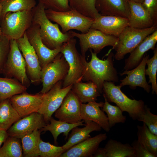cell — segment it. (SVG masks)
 Listing matches in <instances>:
<instances>
[{"instance_id": "1", "label": "cell", "mask_w": 157, "mask_h": 157, "mask_svg": "<svg viewBox=\"0 0 157 157\" xmlns=\"http://www.w3.org/2000/svg\"><path fill=\"white\" fill-rule=\"evenodd\" d=\"M90 51L91 59L89 62L86 60L85 61V72L82 80L93 83L100 94L102 93L105 82L119 81L117 73L114 65V55L109 51L107 58L103 60L99 59L92 49H90Z\"/></svg>"}, {"instance_id": "2", "label": "cell", "mask_w": 157, "mask_h": 157, "mask_svg": "<svg viewBox=\"0 0 157 157\" xmlns=\"http://www.w3.org/2000/svg\"><path fill=\"white\" fill-rule=\"evenodd\" d=\"M44 7L39 1L31 10L33 24L39 26L40 36L43 43L48 48L54 49L61 47L63 44L74 38L71 31L63 33L57 24L52 23L47 17Z\"/></svg>"}, {"instance_id": "3", "label": "cell", "mask_w": 157, "mask_h": 157, "mask_svg": "<svg viewBox=\"0 0 157 157\" xmlns=\"http://www.w3.org/2000/svg\"><path fill=\"white\" fill-rule=\"evenodd\" d=\"M122 87L119 85H116L114 82L105 81L103 89V96L108 102L115 104L122 112H127L133 120H137L146 105L142 100L129 98L121 91Z\"/></svg>"}, {"instance_id": "4", "label": "cell", "mask_w": 157, "mask_h": 157, "mask_svg": "<svg viewBox=\"0 0 157 157\" xmlns=\"http://www.w3.org/2000/svg\"><path fill=\"white\" fill-rule=\"evenodd\" d=\"M76 40L73 38L62 46L60 53L69 66L68 73L63 81V88L81 81L84 73L85 58L78 52L76 47Z\"/></svg>"}, {"instance_id": "5", "label": "cell", "mask_w": 157, "mask_h": 157, "mask_svg": "<svg viewBox=\"0 0 157 157\" xmlns=\"http://www.w3.org/2000/svg\"><path fill=\"white\" fill-rule=\"evenodd\" d=\"M45 12L51 21L56 22L60 26L62 32L64 33L72 29L85 33L91 28L94 20L72 9L63 12L45 9Z\"/></svg>"}, {"instance_id": "6", "label": "cell", "mask_w": 157, "mask_h": 157, "mask_svg": "<svg viewBox=\"0 0 157 157\" xmlns=\"http://www.w3.org/2000/svg\"><path fill=\"white\" fill-rule=\"evenodd\" d=\"M31 10L9 12L0 19L2 34L9 40L22 37L32 24Z\"/></svg>"}, {"instance_id": "7", "label": "cell", "mask_w": 157, "mask_h": 157, "mask_svg": "<svg viewBox=\"0 0 157 157\" xmlns=\"http://www.w3.org/2000/svg\"><path fill=\"white\" fill-rule=\"evenodd\" d=\"M71 32L74 37L79 39L81 55L85 58L86 52L89 49H93L94 52L97 54L106 46H112V49H115L118 44V37L106 34L92 28L84 33L72 31Z\"/></svg>"}, {"instance_id": "8", "label": "cell", "mask_w": 157, "mask_h": 157, "mask_svg": "<svg viewBox=\"0 0 157 157\" xmlns=\"http://www.w3.org/2000/svg\"><path fill=\"white\" fill-rule=\"evenodd\" d=\"M157 25L144 29L126 27L118 37V42L115 49L114 58L118 60L123 59L146 37L157 30Z\"/></svg>"}, {"instance_id": "9", "label": "cell", "mask_w": 157, "mask_h": 157, "mask_svg": "<svg viewBox=\"0 0 157 157\" xmlns=\"http://www.w3.org/2000/svg\"><path fill=\"white\" fill-rule=\"evenodd\" d=\"M3 74L6 77L16 79L27 88L30 85L25 61L16 40H10V50Z\"/></svg>"}, {"instance_id": "10", "label": "cell", "mask_w": 157, "mask_h": 157, "mask_svg": "<svg viewBox=\"0 0 157 157\" xmlns=\"http://www.w3.org/2000/svg\"><path fill=\"white\" fill-rule=\"evenodd\" d=\"M69 70V66L60 52L54 59L43 67L41 73L42 88L40 92L45 94L58 82L64 80Z\"/></svg>"}, {"instance_id": "11", "label": "cell", "mask_w": 157, "mask_h": 157, "mask_svg": "<svg viewBox=\"0 0 157 157\" xmlns=\"http://www.w3.org/2000/svg\"><path fill=\"white\" fill-rule=\"evenodd\" d=\"M63 81L57 83L44 94L43 101L38 112L41 114L47 124L49 123L52 115L59 108L65 97L72 89L73 85L63 87Z\"/></svg>"}, {"instance_id": "12", "label": "cell", "mask_w": 157, "mask_h": 157, "mask_svg": "<svg viewBox=\"0 0 157 157\" xmlns=\"http://www.w3.org/2000/svg\"><path fill=\"white\" fill-rule=\"evenodd\" d=\"M19 48L25 60L27 76L31 82L37 83L41 81V67L34 49L29 42L26 33L16 40Z\"/></svg>"}, {"instance_id": "13", "label": "cell", "mask_w": 157, "mask_h": 157, "mask_svg": "<svg viewBox=\"0 0 157 157\" xmlns=\"http://www.w3.org/2000/svg\"><path fill=\"white\" fill-rule=\"evenodd\" d=\"M26 33L29 42L38 57L42 68L52 61L60 52L62 46L51 49L43 43L40 36L38 25L32 23Z\"/></svg>"}, {"instance_id": "14", "label": "cell", "mask_w": 157, "mask_h": 157, "mask_svg": "<svg viewBox=\"0 0 157 157\" xmlns=\"http://www.w3.org/2000/svg\"><path fill=\"white\" fill-rule=\"evenodd\" d=\"M82 103L71 90L65 97L54 116L59 120L74 124L82 120L81 110Z\"/></svg>"}, {"instance_id": "15", "label": "cell", "mask_w": 157, "mask_h": 157, "mask_svg": "<svg viewBox=\"0 0 157 157\" xmlns=\"http://www.w3.org/2000/svg\"><path fill=\"white\" fill-rule=\"evenodd\" d=\"M44 94H35L26 92L14 95L9 98L11 103L22 118L38 112L42 104Z\"/></svg>"}, {"instance_id": "16", "label": "cell", "mask_w": 157, "mask_h": 157, "mask_svg": "<svg viewBox=\"0 0 157 157\" xmlns=\"http://www.w3.org/2000/svg\"><path fill=\"white\" fill-rule=\"evenodd\" d=\"M47 124L43 116L34 112L15 122L7 132L9 136L21 139L37 129H40Z\"/></svg>"}, {"instance_id": "17", "label": "cell", "mask_w": 157, "mask_h": 157, "mask_svg": "<svg viewBox=\"0 0 157 157\" xmlns=\"http://www.w3.org/2000/svg\"><path fill=\"white\" fill-rule=\"evenodd\" d=\"M128 19L114 15L100 14L94 19L90 28L100 31L109 35L118 37L124 29L129 25Z\"/></svg>"}, {"instance_id": "18", "label": "cell", "mask_w": 157, "mask_h": 157, "mask_svg": "<svg viewBox=\"0 0 157 157\" xmlns=\"http://www.w3.org/2000/svg\"><path fill=\"white\" fill-rule=\"evenodd\" d=\"M149 57V55L145 53L141 62L136 67L131 70H125L121 73V76L126 74L127 76L120 81L119 85L122 87L128 85L132 89L140 87L147 92L149 93L151 86L147 82L145 74L147 61Z\"/></svg>"}, {"instance_id": "19", "label": "cell", "mask_w": 157, "mask_h": 157, "mask_svg": "<svg viewBox=\"0 0 157 157\" xmlns=\"http://www.w3.org/2000/svg\"><path fill=\"white\" fill-rule=\"evenodd\" d=\"M107 138L106 133L90 137L67 150L60 157H92L100 143Z\"/></svg>"}, {"instance_id": "20", "label": "cell", "mask_w": 157, "mask_h": 157, "mask_svg": "<svg viewBox=\"0 0 157 157\" xmlns=\"http://www.w3.org/2000/svg\"><path fill=\"white\" fill-rule=\"evenodd\" d=\"M157 42V30L146 37L130 53L129 57L125 60L124 70H131L136 67L140 63L147 51L155 48Z\"/></svg>"}, {"instance_id": "21", "label": "cell", "mask_w": 157, "mask_h": 157, "mask_svg": "<svg viewBox=\"0 0 157 157\" xmlns=\"http://www.w3.org/2000/svg\"><path fill=\"white\" fill-rule=\"evenodd\" d=\"M104 102L97 103L96 101L88 102L87 104L82 103L81 115L82 120L84 122L90 121L97 124L106 132L110 129L108 124V119L104 112L101 110Z\"/></svg>"}, {"instance_id": "22", "label": "cell", "mask_w": 157, "mask_h": 157, "mask_svg": "<svg viewBox=\"0 0 157 157\" xmlns=\"http://www.w3.org/2000/svg\"><path fill=\"white\" fill-rule=\"evenodd\" d=\"M95 7L101 15L130 17L128 0H95Z\"/></svg>"}, {"instance_id": "23", "label": "cell", "mask_w": 157, "mask_h": 157, "mask_svg": "<svg viewBox=\"0 0 157 157\" xmlns=\"http://www.w3.org/2000/svg\"><path fill=\"white\" fill-rule=\"evenodd\" d=\"M128 2L130 12L128 26L136 28L144 29L157 25L141 3L129 0Z\"/></svg>"}, {"instance_id": "24", "label": "cell", "mask_w": 157, "mask_h": 157, "mask_svg": "<svg viewBox=\"0 0 157 157\" xmlns=\"http://www.w3.org/2000/svg\"><path fill=\"white\" fill-rule=\"evenodd\" d=\"M85 122V127L79 128L76 126L72 129L67 142L62 146L63 149L67 150L74 145L90 137V134L92 132L100 131L101 129V127L94 122L88 121Z\"/></svg>"}, {"instance_id": "25", "label": "cell", "mask_w": 157, "mask_h": 157, "mask_svg": "<svg viewBox=\"0 0 157 157\" xmlns=\"http://www.w3.org/2000/svg\"><path fill=\"white\" fill-rule=\"evenodd\" d=\"M71 90L82 103L96 101L100 96L96 85L90 81L76 83L73 85Z\"/></svg>"}, {"instance_id": "26", "label": "cell", "mask_w": 157, "mask_h": 157, "mask_svg": "<svg viewBox=\"0 0 157 157\" xmlns=\"http://www.w3.org/2000/svg\"><path fill=\"white\" fill-rule=\"evenodd\" d=\"M84 121L74 124L68 123L60 120H56L52 117L50 120V123H48L44 127L41 129L42 131L44 132L49 131L52 134L54 140V143L57 144L58 136L63 133L65 136V140L67 138L69 132L74 127L80 126H85L83 123Z\"/></svg>"}, {"instance_id": "27", "label": "cell", "mask_w": 157, "mask_h": 157, "mask_svg": "<svg viewBox=\"0 0 157 157\" xmlns=\"http://www.w3.org/2000/svg\"><path fill=\"white\" fill-rule=\"evenodd\" d=\"M27 87L15 78L0 77V102L26 92Z\"/></svg>"}, {"instance_id": "28", "label": "cell", "mask_w": 157, "mask_h": 157, "mask_svg": "<svg viewBox=\"0 0 157 157\" xmlns=\"http://www.w3.org/2000/svg\"><path fill=\"white\" fill-rule=\"evenodd\" d=\"M21 118L12 106L9 99L0 102V129L7 131Z\"/></svg>"}, {"instance_id": "29", "label": "cell", "mask_w": 157, "mask_h": 157, "mask_svg": "<svg viewBox=\"0 0 157 157\" xmlns=\"http://www.w3.org/2000/svg\"><path fill=\"white\" fill-rule=\"evenodd\" d=\"M42 132L41 129H37L21 139L23 157L39 156V144Z\"/></svg>"}, {"instance_id": "30", "label": "cell", "mask_w": 157, "mask_h": 157, "mask_svg": "<svg viewBox=\"0 0 157 157\" xmlns=\"http://www.w3.org/2000/svg\"><path fill=\"white\" fill-rule=\"evenodd\" d=\"M104 148L106 151L107 157H134L133 149L129 143L124 144L110 139Z\"/></svg>"}, {"instance_id": "31", "label": "cell", "mask_w": 157, "mask_h": 157, "mask_svg": "<svg viewBox=\"0 0 157 157\" xmlns=\"http://www.w3.org/2000/svg\"><path fill=\"white\" fill-rule=\"evenodd\" d=\"M0 3L2 7L0 18L8 12L31 10L36 5L35 0H0Z\"/></svg>"}, {"instance_id": "32", "label": "cell", "mask_w": 157, "mask_h": 157, "mask_svg": "<svg viewBox=\"0 0 157 157\" xmlns=\"http://www.w3.org/2000/svg\"><path fill=\"white\" fill-rule=\"evenodd\" d=\"M138 140L143 144L155 157H157V135L149 130L143 123L142 126H137Z\"/></svg>"}, {"instance_id": "33", "label": "cell", "mask_w": 157, "mask_h": 157, "mask_svg": "<svg viewBox=\"0 0 157 157\" xmlns=\"http://www.w3.org/2000/svg\"><path fill=\"white\" fill-rule=\"evenodd\" d=\"M71 9L93 19L100 14L95 7V0H68Z\"/></svg>"}, {"instance_id": "34", "label": "cell", "mask_w": 157, "mask_h": 157, "mask_svg": "<svg viewBox=\"0 0 157 157\" xmlns=\"http://www.w3.org/2000/svg\"><path fill=\"white\" fill-rule=\"evenodd\" d=\"M22 157L23 150L20 139L9 136L0 148V157Z\"/></svg>"}, {"instance_id": "35", "label": "cell", "mask_w": 157, "mask_h": 157, "mask_svg": "<svg viewBox=\"0 0 157 157\" xmlns=\"http://www.w3.org/2000/svg\"><path fill=\"white\" fill-rule=\"evenodd\" d=\"M103 97L105 102L101 108L102 110L105 112L107 115L109 128H112L117 123H124L126 120V117L123 115V112L120 108L117 106L110 104L106 97L104 96Z\"/></svg>"}, {"instance_id": "36", "label": "cell", "mask_w": 157, "mask_h": 157, "mask_svg": "<svg viewBox=\"0 0 157 157\" xmlns=\"http://www.w3.org/2000/svg\"><path fill=\"white\" fill-rule=\"evenodd\" d=\"M154 55L151 58L147 60L146 64L147 68L145 70L146 75L149 76V78L148 83L151 84L152 93L157 94V84L156 75L157 71V48L154 50Z\"/></svg>"}, {"instance_id": "37", "label": "cell", "mask_w": 157, "mask_h": 157, "mask_svg": "<svg viewBox=\"0 0 157 157\" xmlns=\"http://www.w3.org/2000/svg\"><path fill=\"white\" fill-rule=\"evenodd\" d=\"M66 151L62 147L57 146L40 139L39 144V156L41 157H60Z\"/></svg>"}, {"instance_id": "38", "label": "cell", "mask_w": 157, "mask_h": 157, "mask_svg": "<svg viewBox=\"0 0 157 157\" xmlns=\"http://www.w3.org/2000/svg\"><path fill=\"white\" fill-rule=\"evenodd\" d=\"M137 120L143 122L151 132L157 135V115L152 113L147 105Z\"/></svg>"}, {"instance_id": "39", "label": "cell", "mask_w": 157, "mask_h": 157, "mask_svg": "<svg viewBox=\"0 0 157 157\" xmlns=\"http://www.w3.org/2000/svg\"><path fill=\"white\" fill-rule=\"evenodd\" d=\"M44 6L45 9L63 12L71 9L68 0H38Z\"/></svg>"}, {"instance_id": "40", "label": "cell", "mask_w": 157, "mask_h": 157, "mask_svg": "<svg viewBox=\"0 0 157 157\" xmlns=\"http://www.w3.org/2000/svg\"><path fill=\"white\" fill-rule=\"evenodd\" d=\"M10 49V40L2 35L0 38V74H3Z\"/></svg>"}, {"instance_id": "41", "label": "cell", "mask_w": 157, "mask_h": 157, "mask_svg": "<svg viewBox=\"0 0 157 157\" xmlns=\"http://www.w3.org/2000/svg\"><path fill=\"white\" fill-rule=\"evenodd\" d=\"M131 145L133 149L134 157H155L138 140H135Z\"/></svg>"}, {"instance_id": "42", "label": "cell", "mask_w": 157, "mask_h": 157, "mask_svg": "<svg viewBox=\"0 0 157 157\" xmlns=\"http://www.w3.org/2000/svg\"><path fill=\"white\" fill-rule=\"evenodd\" d=\"M148 12L155 24H157V0H144L141 3Z\"/></svg>"}, {"instance_id": "43", "label": "cell", "mask_w": 157, "mask_h": 157, "mask_svg": "<svg viewBox=\"0 0 157 157\" xmlns=\"http://www.w3.org/2000/svg\"><path fill=\"white\" fill-rule=\"evenodd\" d=\"M92 157H107V152L105 149L99 147Z\"/></svg>"}, {"instance_id": "44", "label": "cell", "mask_w": 157, "mask_h": 157, "mask_svg": "<svg viewBox=\"0 0 157 157\" xmlns=\"http://www.w3.org/2000/svg\"><path fill=\"white\" fill-rule=\"evenodd\" d=\"M8 136L9 135L7 131L0 129V147Z\"/></svg>"}, {"instance_id": "45", "label": "cell", "mask_w": 157, "mask_h": 157, "mask_svg": "<svg viewBox=\"0 0 157 157\" xmlns=\"http://www.w3.org/2000/svg\"><path fill=\"white\" fill-rule=\"evenodd\" d=\"M2 9V5L1 3H0V16L1 15V12ZM2 35V33L1 32V27H0V38L1 37Z\"/></svg>"}, {"instance_id": "46", "label": "cell", "mask_w": 157, "mask_h": 157, "mask_svg": "<svg viewBox=\"0 0 157 157\" xmlns=\"http://www.w3.org/2000/svg\"><path fill=\"white\" fill-rule=\"evenodd\" d=\"M135 2L142 3L144 0H129Z\"/></svg>"}]
</instances>
